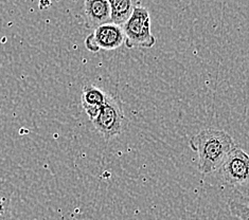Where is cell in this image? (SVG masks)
Masks as SVG:
<instances>
[{"label": "cell", "instance_id": "cell-1", "mask_svg": "<svg viewBox=\"0 0 249 220\" xmlns=\"http://www.w3.org/2000/svg\"><path fill=\"white\" fill-rule=\"evenodd\" d=\"M189 146L198 154V169L207 175L218 169L236 146L232 136L221 129L207 128L193 135Z\"/></svg>", "mask_w": 249, "mask_h": 220}, {"label": "cell", "instance_id": "cell-2", "mask_svg": "<svg viewBox=\"0 0 249 220\" xmlns=\"http://www.w3.org/2000/svg\"><path fill=\"white\" fill-rule=\"evenodd\" d=\"M122 29L125 34V43L128 49H150L156 44V37L151 31V15L144 7L135 5L128 19L123 23Z\"/></svg>", "mask_w": 249, "mask_h": 220}, {"label": "cell", "instance_id": "cell-3", "mask_svg": "<svg viewBox=\"0 0 249 220\" xmlns=\"http://www.w3.org/2000/svg\"><path fill=\"white\" fill-rule=\"evenodd\" d=\"M219 180L225 186H238L249 183V154L235 146L218 169Z\"/></svg>", "mask_w": 249, "mask_h": 220}, {"label": "cell", "instance_id": "cell-4", "mask_svg": "<svg viewBox=\"0 0 249 220\" xmlns=\"http://www.w3.org/2000/svg\"><path fill=\"white\" fill-rule=\"evenodd\" d=\"M124 118H124L120 101L116 97L107 94L105 103L101 107L99 115L91 122L94 128L106 140H109L122 134Z\"/></svg>", "mask_w": 249, "mask_h": 220}, {"label": "cell", "instance_id": "cell-5", "mask_svg": "<svg viewBox=\"0 0 249 220\" xmlns=\"http://www.w3.org/2000/svg\"><path fill=\"white\" fill-rule=\"evenodd\" d=\"M125 43V34L122 26L107 22L94 29L85 39V47L90 52L100 50L111 51L118 49Z\"/></svg>", "mask_w": 249, "mask_h": 220}, {"label": "cell", "instance_id": "cell-6", "mask_svg": "<svg viewBox=\"0 0 249 220\" xmlns=\"http://www.w3.org/2000/svg\"><path fill=\"white\" fill-rule=\"evenodd\" d=\"M85 26L96 29L101 25L110 22L111 11L108 0H85L84 1Z\"/></svg>", "mask_w": 249, "mask_h": 220}, {"label": "cell", "instance_id": "cell-7", "mask_svg": "<svg viewBox=\"0 0 249 220\" xmlns=\"http://www.w3.org/2000/svg\"><path fill=\"white\" fill-rule=\"evenodd\" d=\"M107 93L93 85H85L83 87L81 102L83 109L90 121H93L99 115L101 107L106 101Z\"/></svg>", "mask_w": 249, "mask_h": 220}, {"label": "cell", "instance_id": "cell-8", "mask_svg": "<svg viewBox=\"0 0 249 220\" xmlns=\"http://www.w3.org/2000/svg\"><path fill=\"white\" fill-rule=\"evenodd\" d=\"M111 11L110 22L123 26L134 10V0H108Z\"/></svg>", "mask_w": 249, "mask_h": 220}, {"label": "cell", "instance_id": "cell-9", "mask_svg": "<svg viewBox=\"0 0 249 220\" xmlns=\"http://www.w3.org/2000/svg\"><path fill=\"white\" fill-rule=\"evenodd\" d=\"M228 207L230 214L238 220H249V197L236 195L229 199Z\"/></svg>", "mask_w": 249, "mask_h": 220}, {"label": "cell", "instance_id": "cell-10", "mask_svg": "<svg viewBox=\"0 0 249 220\" xmlns=\"http://www.w3.org/2000/svg\"><path fill=\"white\" fill-rule=\"evenodd\" d=\"M15 187L12 183L5 182L3 189L0 193V220H11L12 212V196Z\"/></svg>", "mask_w": 249, "mask_h": 220}, {"label": "cell", "instance_id": "cell-11", "mask_svg": "<svg viewBox=\"0 0 249 220\" xmlns=\"http://www.w3.org/2000/svg\"><path fill=\"white\" fill-rule=\"evenodd\" d=\"M5 182H7V181H0V193H1V191H2L3 187H4Z\"/></svg>", "mask_w": 249, "mask_h": 220}]
</instances>
